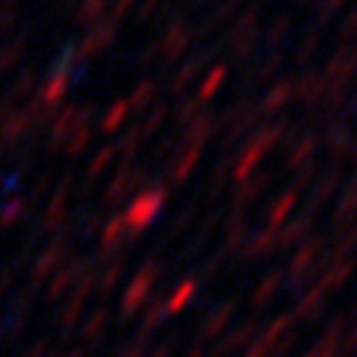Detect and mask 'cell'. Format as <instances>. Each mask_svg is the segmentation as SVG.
Instances as JSON below:
<instances>
[{
    "label": "cell",
    "instance_id": "6da1fadb",
    "mask_svg": "<svg viewBox=\"0 0 357 357\" xmlns=\"http://www.w3.org/2000/svg\"><path fill=\"white\" fill-rule=\"evenodd\" d=\"M287 132V124H276V127H267V130H261L242 152H239V158L234 160V177H236V183L239 181H245V177H250V172H253V166L264 158V152H271L279 141H282V135Z\"/></svg>",
    "mask_w": 357,
    "mask_h": 357
},
{
    "label": "cell",
    "instance_id": "7a4b0ae2",
    "mask_svg": "<svg viewBox=\"0 0 357 357\" xmlns=\"http://www.w3.org/2000/svg\"><path fill=\"white\" fill-rule=\"evenodd\" d=\"M259 20V6H250L248 12H245V17L234 26V31H231V45H234V54L236 56H248L250 54V48H253V43H256V23Z\"/></svg>",
    "mask_w": 357,
    "mask_h": 357
},
{
    "label": "cell",
    "instance_id": "3957f363",
    "mask_svg": "<svg viewBox=\"0 0 357 357\" xmlns=\"http://www.w3.org/2000/svg\"><path fill=\"white\" fill-rule=\"evenodd\" d=\"M354 70H357V56H354L349 48H337V54H335V56L329 59V65H326L324 79H326V84L349 87V82H351Z\"/></svg>",
    "mask_w": 357,
    "mask_h": 357
},
{
    "label": "cell",
    "instance_id": "277c9868",
    "mask_svg": "<svg viewBox=\"0 0 357 357\" xmlns=\"http://www.w3.org/2000/svg\"><path fill=\"white\" fill-rule=\"evenodd\" d=\"M256 119H259V110L253 107V105H236V107H231L228 110V116H225V124H228V138L234 141V138H245V132L256 124Z\"/></svg>",
    "mask_w": 357,
    "mask_h": 357
},
{
    "label": "cell",
    "instance_id": "5b68a950",
    "mask_svg": "<svg viewBox=\"0 0 357 357\" xmlns=\"http://www.w3.org/2000/svg\"><path fill=\"white\" fill-rule=\"evenodd\" d=\"M267 186H271V177H267V174H253V177H245V181H239L236 195H234V211H242L248 203H253L256 197H261L267 192Z\"/></svg>",
    "mask_w": 357,
    "mask_h": 357
},
{
    "label": "cell",
    "instance_id": "8992f818",
    "mask_svg": "<svg viewBox=\"0 0 357 357\" xmlns=\"http://www.w3.org/2000/svg\"><path fill=\"white\" fill-rule=\"evenodd\" d=\"M326 87H329V84H326V79L310 70L307 76H301V82H296V91H293V93H298V99H301L304 105L318 107L321 96L326 93Z\"/></svg>",
    "mask_w": 357,
    "mask_h": 357
},
{
    "label": "cell",
    "instance_id": "52a82bcc",
    "mask_svg": "<svg viewBox=\"0 0 357 357\" xmlns=\"http://www.w3.org/2000/svg\"><path fill=\"white\" fill-rule=\"evenodd\" d=\"M310 225H312V214H310V208H307L298 220L284 222V228L276 231V248H290V245H296V242L310 231Z\"/></svg>",
    "mask_w": 357,
    "mask_h": 357
},
{
    "label": "cell",
    "instance_id": "ba28073f",
    "mask_svg": "<svg viewBox=\"0 0 357 357\" xmlns=\"http://www.w3.org/2000/svg\"><path fill=\"white\" fill-rule=\"evenodd\" d=\"M220 127V121L214 119V113H200L197 119H195V124H192V130H189V144H192V149H203V144L214 135V130Z\"/></svg>",
    "mask_w": 357,
    "mask_h": 357
},
{
    "label": "cell",
    "instance_id": "9c48e42d",
    "mask_svg": "<svg viewBox=\"0 0 357 357\" xmlns=\"http://www.w3.org/2000/svg\"><path fill=\"white\" fill-rule=\"evenodd\" d=\"M293 91H296V82H293V79L279 82V84L273 87V91L264 96V102H261V113H267V116H271V113H279V110H282V107L290 102Z\"/></svg>",
    "mask_w": 357,
    "mask_h": 357
},
{
    "label": "cell",
    "instance_id": "30bf717a",
    "mask_svg": "<svg viewBox=\"0 0 357 357\" xmlns=\"http://www.w3.org/2000/svg\"><path fill=\"white\" fill-rule=\"evenodd\" d=\"M253 332H256V321H245L239 329H234V332L225 337V343H220V346L214 349V357H228V354H234L239 346H245V343L253 337Z\"/></svg>",
    "mask_w": 357,
    "mask_h": 357
},
{
    "label": "cell",
    "instance_id": "8fae6325",
    "mask_svg": "<svg viewBox=\"0 0 357 357\" xmlns=\"http://www.w3.org/2000/svg\"><path fill=\"white\" fill-rule=\"evenodd\" d=\"M296 200H298V195H296V192H287V195H282V197H279V200L271 206V211H267V225L279 231V228L287 222L290 211L296 208Z\"/></svg>",
    "mask_w": 357,
    "mask_h": 357
},
{
    "label": "cell",
    "instance_id": "7c38bea8",
    "mask_svg": "<svg viewBox=\"0 0 357 357\" xmlns=\"http://www.w3.org/2000/svg\"><path fill=\"white\" fill-rule=\"evenodd\" d=\"M326 149L335 155V158H343L349 152H354V138L349 130H340V127H332L326 132Z\"/></svg>",
    "mask_w": 357,
    "mask_h": 357
},
{
    "label": "cell",
    "instance_id": "4fadbf2b",
    "mask_svg": "<svg viewBox=\"0 0 357 357\" xmlns=\"http://www.w3.org/2000/svg\"><path fill=\"white\" fill-rule=\"evenodd\" d=\"M354 271V261H337V264H329L324 271V282H321V290H337Z\"/></svg>",
    "mask_w": 357,
    "mask_h": 357
},
{
    "label": "cell",
    "instance_id": "5bb4252c",
    "mask_svg": "<svg viewBox=\"0 0 357 357\" xmlns=\"http://www.w3.org/2000/svg\"><path fill=\"white\" fill-rule=\"evenodd\" d=\"M273 248H276V228L264 225V228L250 239V245H248V256H250V259H259V256H264V253H271Z\"/></svg>",
    "mask_w": 357,
    "mask_h": 357
},
{
    "label": "cell",
    "instance_id": "9a60e30c",
    "mask_svg": "<svg viewBox=\"0 0 357 357\" xmlns=\"http://www.w3.org/2000/svg\"><path fill=\"white\" fill-rule=\"evenodd\" d=\"M315 146H318V141H315V135H307L290 155H287V160H284V166L287 169H301V166H307V163H312V152H315Z\"/></svg>",
    "mask_w": 357,
    "mask_h": 357
},
{
    "label": "cell",
    "instance_id": "2e32d148",
    "mask_svg": "<svg viewBox=\"0 0 357 357\" xmlns=\"http://www.w3.org/2000/svg\"><path fill=\"white\" fill-rule=\"evenodd\" d=\"M163 192H155V195H146V197H141L138 200V206L132 208V222H138V225H144L149 217H155L158 214V208L163 206Z\"/></svg>",
    "mask_w": 357,
    "mask_h": 357
},
{
    "label": "cell",
    "instance_id": "e0dca14e",
    "mask_svg": "<svg viewBox=\"0 0 357 357\" xmlns=\"http://www.w3.org/2000/svg\"><path fill=\"white\" fill-rule=\"evenodd\" d=\"M321 310H324V290L318 287V290H312V293H307L301 298L296 315H301V321H315L321 315Z\"/></svg>",
    "mask_w": 357,
    "mask_h": 357
},
{
    "label": "cell",
    "instance_id": "ac0fdd59",
    "mask_svg": "<svg viewBox=\"0 0 357 357\" xmlns=\"http://www.w3.org/2000/svg\"><path fill=\"white\" fill-rule=\"evenodd\" d=\"M354 214H357V183L351 181L346 195H343V200H340V206H337V211H335V225H346Z\"/></svg>",
    "mask_w": 357,
    "mask_h": 357
},
{
    "label": "cell",
    "instance_id": "d6986e66",
    "mask_svg": "<svg viewBox=\"0 0 357 357\" xmlns=\"http://www.w3.org/2000/svg\"><path fill=\"white\" fill-rule=\"evenodd\" d=\"M225 76H228V68H225V65H214V68H211L208 79H206V82H203V87H200V96H197V102H200V105H206V102L220 91V84L225 82Z\"/></svg>",
    "mask_w": 357,
    "mask_h": 357
},
{
    "label": "cell",
    "instance_id": "ffe728a7",
    "mask_svg": "<svg viewBox=\"0 0 357 357\" xmlns=\"http://www.w3.org/2000/svg\"><path fill=\"white\" fill-rule=\"evenodd\" d=\"M248 234V225H245V217L239 220V211H234L231 222H228V236H225V253H236L242 239Z\"/></svg>",
    "mask_w": 357,
    "mask_h": 357
},
{
    "label": "cell",
    "instance_id": "44dd1931",
    "mask_svg": "<svg viewBox=\"0 0 357 357\" xmlns=\"http://www.w3.org/2000/svg\"><path fill=\"white\" fill-rule=\"evenodd\" d=\"M337 183H340V169H332V172L324 174V181H321V186L315 189V197H312V211L332 197V192L337 189Z\"/></svg>",
    "mask_w": 357,
    "mask_h": 357
},
{
    "label": "cell",
    "instance_id": "7402d4cb",
    "mask_svg": "<svg viewBox=\"0 0 357 357\" xmlns=\"http://www.w3.org/2000/svg\"><path fill=\"white\" fill-rule=\"evenodd\" d=\"M234 315V304H225V307H220L208 321H206V326H203V337H217L220 335V329L228 324V318Z\"/></svg>",
    "mask_w": 357,
    "mask_h": 357
},
{
    "label": "cell",
    "instance_id": "603a6c76",
    "mask_svg": "<svg viewBox=\"0 0 357 357\" xmlns=\"http://www.w3.org/2000/svg\"><path fill=\"white\" fill-rule=\"evenodd\" d=\"M206 62H208V54H200L197 59H192V62L183 68V73L177 76V82L172 84V87H174V93H181V91H183V87H186V84H189L195 76H200V70H203V65H206Z\"/></svg>",
    "mask_w": 357,
    "mask_h": 357
},
{
    "label": "cell",
    "instance_id": "cb8c5ba5",
    "mask_svg": "<svg viewBox=\"0 0 357 357\" xmlns=\"http://www.w3.org/2000/svg\"><path fill=\"white\" fill-rule=\"evenodd\" d=\"M282 271H276V273H271V276H267L261 284H259V290H256V296H253V304H267V301H271L273 298V293H276V287L282 284Z\"/></svg>",
    "mask_w": 357,
    "mask_h": 357
},
{
    "label": "cell",
    "instance_id": "d4e9b609",
    "mask_svg": "<svg viewBox=\"0 0 357 357\" xmlns=\"http://www.w3.org/2000/svg\"><path fill=\"white\" fill-rule=\"evenodd\" d=\"M287 31H290V17H279V20L273 23V29L264 34V45L273 48V51H279V45H282V40L287 37Z\"/></svg>",
    "mask_w": 357,
    "mask_h": 357
},
{
    "label": "cell",
    "instance_id": "484cf974",
    "mask_svg": "<svg viewBox=\"0 0 357 357\" xmlns=\"http://www.w3.org/2000/svg\"><path fill=\"white\" fill-rule=\"evenodd\" d=\"M195 290H197V282H192V279H189V282H183V287L177 290L174 296H172V301H169V310H172V312L183 310V307H186V301L195 296Z\"/></svg>",
    "mask_w": 357,
    "mask_h": 357
},
{
    "label": "cell",
    "instance_id": "4316f807",
    "mask_svg": "<svg viewBox=\"0 0 357 357\" xmlns=\"http://www.w3.org/2000/svg\"><path fill=\"white\" fill-rule=\"evenodd\" d=\"M189 45V34L183 31V26H174V31L169 34V48H166V56H177L183 48Z\"/></svg>",
    "mask_w": 357,
    "mask_h": 357
},
{
    "label": "cell",
    "instance_id": "83f0119b",
    "mask_svg": "<svg viewBox=\"0 0 357 357\" xmlns=\"http://www.w3.org/2000/svg\"><path fill=\"white\" fill-rule=\"evenodd\" d=\"M197 160H200V149H189L181 158V166H177V172H174V181H186V177L192 174V169L197 166Z\"/></svg>",
    "mask_w": 357,
    "mask_h": 357
},
{
    "label": "cell",
    "instance_id": "f1b7e54d",
    "mask_svg": "<svg viewBox=\"0 0 357 357\" xmlns=\"http://www.w3.org/2000/svg\"><path fill=\"white\" fill-rule=\"evenodd\" d=\"M282 62H284V54H282V51H273L271 56H267V62H261V68H259L256 79H271V76L282 68Z\"/></svg>",
    "mask_w": 357,
    "mask_h": 357
},
{
    "label": "cell",
    "instance_id": "f546056e",
    "mask_svg": "<svg viewBox=\"0 0 357 357\" xmlns=\"http://www.w3.org/2000/svg\"><path fill=\"white\" fill-rule=\"evenodd\" d=\"M312 177H315V163H307V166H301V172L296 174V183H293V192L298 195L301 189H307V186L312 183Z\"/></svg>",
    "mask_w": 357,
    "mask_h": 357
},
{
    "label": "cell",
    "instance_id": "4dcf8cb0",
    "mask_svg": "<svg viewBox=\"0 0 357 357\" xmlns=\"http://www.w3.org/2000/svg\"><path fill=\"white\" fill-rule=\"evenodd\" d=\"M315 45H318V31H312V34H310V37L301 43V51H298L296 62H298V65H304V62H307V56L315 51Z\"/></svg>",
    "mask_w": 357,
    "mask_h": 357
},
{
    "label": "cell",
    "instance_id": "1f68e13d",
    "mask_svg": "<svg viewBox=\"0 0 357 357\" xmlns=\"http://www.w3.org/2000/svg\"><path fill=\"white\" fill-rule=\"evenodd\" d=\"M200 110H203V105H200L197 99H192L189 105L181 107V121H183V124H186V121H195V119H197L195 113H200Z\"/></svg>",
    "mask_w": 357,
    "mask_h": 357
},
{
    "label": "cell",
    "instance_id": "d6a6232c",
    "mask_svg": "<svg viewBox=\"0 0 357 357\" xmlns=\"http://www.w3.org/2000/svg\"><path fill=\"white\" fill-rule=\"evenodd\" d=\"M357 34V9L346 17V23H343V29H340V40H349V37H354Z\"/></svg>",
    "mask_w": 357,
    "mask_h": 357
},
{
    "label": "cell",
    "instance_id": "836d02e7",
    "mask_svg": "<svg viewBox=\"0 0 357 357\" xmlns=\"http://www.w3.org/2000/svg\"><path fill=\"white\" fill-rule=\"evenodd\" d=\"M340 3H343V0H324V6H321V23H324L332 12H337V9H340Z\"/></svg>",
    "mask_w": 357,
    "mask_h": 357
},
{
    "label": "cell",
    "instance_id": "e575fe53",
    "mask_svg": "<svg viewBox=\"0 0 357 357\" xmlns=\"http://www.w3.org/2000/svg\"><path fill=\"white\" fill-rule=\"evenodd\" d=\"M343 346H346V351H351V349L357 346V329H354V332H351V335L346 337V343H343Z\"/></svg>",
    "mask_w": 357,
    "mask_h": 357
}]
</instances>
